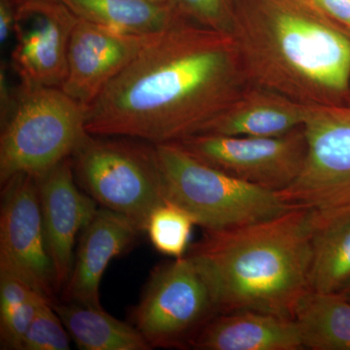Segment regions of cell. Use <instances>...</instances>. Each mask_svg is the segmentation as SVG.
Instances as JSON below:
<instances>
[{
	"mask_svg": "<svg viewBox=\"0 0 350 350\" xmlns=\"http://www.w3.org/2000/svg\"><path fill=\"white\" fill-rule=\"evenodd\" d=\"M79 19L125 36L151 38L180 14L172 1L155 0H62Z\"/></svg>",
	"mask_w": 350,
	"mask_h": 350,
	"instance_id": "18",
	"label": "cell"
},
{
	"mask_svg": "<svg viewBox=\"0 0 350 350\" xmlns=\"http://www.w3.org/2000/svg\"><path fill=\"white\" fill-rule=\"evenodd\" d=\"M312 0H232L230 34L248 85L303 105L347 101L350 38Z\"/></svg>",
	"mask_w": 350,
	"mask_h": 350,
	"instance_id": "2",
	"label": "cell"
},
{
	"mask_svg": "<svg viewBox=\"0 0 350 350\" xmlns=\"http://www.w3.org/2000/svg\"><path fill=\"white\" fill-rule=\"evenodd\" d=\"M48 300L42 295L8 312L0 313V338L4 349L22 350L23 342L38 312L39 306ZM49 301V300H48Z\"/></svg>",
	"mask_w": 350,
	"mask_h": 350,
	"instance_id": "24",
	"label": "cell"
},
{
	"mask_svg": "<svg viewBox=\"0 0 350 350\" xmlns=\"http://www.w3.org/2000/svg\"><path fill=\"white\" fill-rule=\"evenodd\" d=\"M142 232L130 219L100 207L80 234L72 271L63 290L66 301L101 308L100 286L108 265Z\"/></svg>",
	"mask_w": 350,
	"mask_h": 350,
	"instance_id": "14",
	"label": "cell"
},
{
	"mask_svg": "<svg viewBox=\"0 0 350 350\" xmlns=\"http://www.w3.org/2000/svg\"><path fill=\"white\" fill-rule=\"evenodd\" d=\"M191 349L301 350L305 347L294 319L243 310L215 315L199 332Z\"/></svg>",
	"mask_w": 350,
	"mask_h": 350,
	"instance_id": "15",
	"label": "cell"
},
{
	"mask_svg": "<svg viewBox=\"0 0 350 350\" xmlns=\"http://www.w3.org/2000/svg\"><path fill=\"white\" fill-rule=\"evenodd\" d=\"M250 87L231 34L177 18L86 109L88 133L172 144L200 135Z\"/></svg>",
	"mask_w": 350,
	"mask_h": 350,
	"instance_id": "1",
	"label": "cell"
},
{
	"mask_svg": "<svg viewBox=\"0 0 350 350\" xmlns=\"http://www.w3.org/2000/svg\"><path fill=\"white\" fill-rule=\"evenodd\" d=\"M154 145L167 199L206 231L253 224L292 209L275 192L215 169L177 144Z\"/></svg>",
	"mask_w": 350,
	"mask_h": 350,
	"instance_id": "5",
	"label": "cell"
},
{
	"mask_svg": "<svg viewBox=\"0 0 350 350\" xmlns=\"http://www.w3.org/2000/svg\"><path fill=\"white\" fill-rule=\"evenodd\" d=\"M294 320L305 349L350 350V301L340 294L308 290Z\"/></svg>",
	"mask_w": 350,
	"mask_h": 350,
	"instance_id": "20",
	"label": "cell"
},
{
	"mask_svg": "<svg viewBox=\"0 0 350 350\" xmlns=\"http://www.w3.org/2000/svg\"><path fill=\"white\" fill-rule=\"evenodd\" d=\"M149 38L117 33L79 19L69 42L68 72L61 89L89 107Z\"/></svg>",
	"mask_w": 350,
	"mask_h": 350,
	"instance_id": "13",
	"label": "cell"
},
{
	"mask_svg": "<svg viewBox=\"0 0 350 350\" xmlns=\"http://www.w3.org/2000/svg\"><path fill=\"white\" fill-rule=\"evenodd\" d=\"M38 182L46 241L63 292L72 271L76 239L100 207L76 184L71 157Z\"/></svg>",
	"mask_w": 350,
	"mask_h": 350,
	"instance_id": "12",
	"label": "cell"
},
{
	"mask_svg": "<svg viewBox=\"0 0 350 350\" xmlns=\"http://www.w3.org/2000/svg\"><path fill=\"white\" fill-rule=\"evenodd\" d=\"M306 155L300 174L276 193L292 208L350 206V103L306 105Z\"/></svg>",
	"mask_w": 350,
	"mask_h": 350,
	"instance_id": "8",
	"label": "cell"
},
{
	"mask_svg": "<svg viewBox=\"0 0 350 350\" xmlns=\"http://www.w3.org/2000/svg\"><path fill=\"white\" fill-rule=\"evenodd\" d=\"M310 290L338 293L350 282V206L313 209Z\"/></svg>",
	"mask_w": 350,
	"mask_h": 350,
	"instance_id": "17",
	"label": "cell"
},
{
	"mask_svg": "<svg viewBox=\"0 0 350 350\" xmlns=\"http://www.w3.org/2000/svg\"><path fill=\"white\" fill-rule=\"evenodd\" d=\"M86 109L61 88L21 86L1 123V185L21 174L38 178L70 158L88 135Z\"/></svg>",
	"mask_w": 350,
	"mask_h": 350,
	"instance_id": "4",
	"label": "cell"
},
{
	"mask_svg": "<svg viewBox=\"0 0 350 350\" xmlns=\"http://www.w3.org/2000/svg\"><path fill=\"white\" fill-rule=\"evenodd\" d=\"M196 225L194 218L185 209L167 200L154 209L145 232L157 251L175 259L188 252Z\"/></svg>",
	"mask_w": 350,
	"mask_h": 350,
	"instance_id": "21",
	"label": "cell"
},
{
	"mask_svg": "<svg viewBox=\"0 0 350 350\" xmlns=\"http://www.w3.org/2000/svg\"><path fill=\"white\" fill-rule=\"evenodd\" d=\"M305 116L306 105L268 90L250 86L202 133L280 137L303 126Z\"/></svg>",
	"mask_w": 350,
	"mask_h": 350,
	"instance_id": "16",
	"label": "cell"
},
{
	"mask_svg": "<svg viewBox=\"0 0 350 350\" xmlns=\"http://www.w3.org/2000/svg\"><path fill=\"white\" fill-rule=\"evenodd\" d=\"M172 144L215 169L275 193L296 180L306 155L303 126L280 137L202 133Z\"/></svg>",
	"mask_w": 350,
	"mask_h": 350,
	"instance_id": "9",
	"label": "cell"
},
{
	"mask_svg": "<svg viewBox=\"0 0 350 350\" xmlns=\"http://www.w3.org/2000/svg\"><path fill=\"white\" fill-rule=\"evenodd\" d=\"M71 340L83 350H150L135 326L115 319L103 308L70 303H52Z\"/></svg>",
	"mask_w": 350,
	"mask_h": 350,
	"instance_id": "19",
	"label": "cell"
},
{
	"mask_svg": "<svg viewBox=\"0 0 350 350\" xmlns=\"http://www.w3.org/2000/svg\"><path fill=\"white\" fill-rule=\"evenodd\" d=\"M38 295L41 294L24 280L9 273H0V313L13 310Z\"/></svg>",
	"mask_w": 350,
	"mask_h": 350,
	"instance_id": "25",
	"label": "cell"
},
{
	"mask_svg": "<svg viewBox=\"0 0 350 350\" xmlns=\"http://www.w3.org/2000/svg\"><path fill=\"white\" fill-rule=\"evenodd\" d=\"M334 21L350 27V0H312Z\"/></svg>",
	"mask_w": 350,
	"mask_h": 350,
	"instance_id": "26",
	"label": "cell"
},
{
	"mask_svg": "<svg viewBox=\"0 0 350 350\" xmlns=\"http://www.w3.org/2000/svg\"><path fill=\"white\" fill-rule=\"evenodd\" d=\"M70 338L52 301L44 300L25 335L22 350H68Z\"/></svg>",
	"mask_w": 350,
	"mask_h": 350,
	"instance_id": "22",
	"label": "cell"
},
{
	"mask_svg": "<svg viewBox=\"0 0 350 350\" xmlns=\"http://www.w3.org/2000/svg\"><path fill=\"white\" fill-rule=\"evenodd\" d=\"M155 1L169 2L172 1V0H155Z\"/></svg>",
	"mask_w": 350,
	"mask_h": 350,
	"instance_id": "29",
	"label": "cell"
},
{
	"mask_svg": "<svg viewBox=\"0 0 350 350\" xmlns=\"http://www.w3.org/2000/svg\"><path fill=\"white\" fill-rule=\"evenodd\" d=\"M71 161L83 191L142 232L154 209L167 200L154 144L88 133Z\"/></svg>",
	"mask_w": 350,
	"mask_h": 350,
	"instance_id": "6",
	"label": "cell"
},
{
	"mask_svg": "<svg viewBox=\"0 0 350 350\" xmlns=\"http://www.w3.org/2000/svg\"><path fill=\"white\" fill-rule=\"evenodd\" d=\"M217 314L208 286L185 255L154 269L133 317L152 349H184Z\"/></svg>",
	"mask_w": 350,
	"mask_h": 350,
	"instance_id": "7",
	"label": "cell"
},
{
	"mask_svg": "<svg viewBox=\"0 0 350 350\" xmlns=\"http://www.w3.org/2000/svg\"><path fill=\"white\" fill-rule=\"evenodd\" d=\"M338 294L340 296L344 297L345 300L350 301V282Z\"/></svg>",
	"mask_w": 350,
	"mask_h": 350,
	"instance_id": "28",
	"label": "cell"
},
{
	"mask_svg": "<svg viewBox=\"0 0 350 350\" xmlns=\"http://www.w3.org/2000/svg\"><path fill=\"white\" fill-rule=\"evenodd\" d=\"M177 12L196 24L230 34L232 0H172Z\"/></svg>",
	"mask_w": 350,
	"mask_h": 350,
	"instance_id": "23",
	"label": "cell"
},
{
	"mask_svg": "<svg viewBox=\"0 0 350 350\" xmlns=\"http://www.w3.org/2000/svg\"><path fill=\"white\" fill-rule=\"evenodd\" d=\"M16 3L13 0H0V42H7L15 25Z\"/></svg>",
	"mask_w": 350,
	"mask_h": 350,
	"instance_id": "27",
	"label": "cell"
},
{
	"mask_svg": "<svg viewBox=\"0 0 350 350\" xmlns=\"http://www.w3.org/2000/svg\"><path fill=\"white\" fill-rule=\"evenodd\" d=\"M2 186L0 273L24 280L54 303L61 292L44 231L38 178L17 174Z\"/></svg>",
	"mask_w": 350,
	"mask_h": 350,
	"instance_id": "10",
	"label": "cell"
},
{
	"mask_svg": "<svg viewBox=\"0 0 350 350\" xmlns=\"http://www.w3.org/2000/svg\"><path fill=\"white\" fill-rule=\"evenodd\" d=\"M312 208H292L253 224L206 231L186 256L194 262L216 310H252L294 319L310 290Z\"/></svg>",
	"mask_w": 350,
	"mask_h": 350,
	"instance_id": "3",
	"label": "cell"
},
{
	"mask_svg": "<svg viewBox=\"0 0 350 350\" xmlns=\"http://www.w3.org/2000/svg\"><path fill=\"white\" fill-rule=\"evenodd\" d=\"M12 66L21 86L62 88L79 18L62 0H15Z\"/></svg>",
	"mask_w": 350,
	"mask_h": 350,
	"instance_id": "11",
	"label": "cell"
}]
</instances>
